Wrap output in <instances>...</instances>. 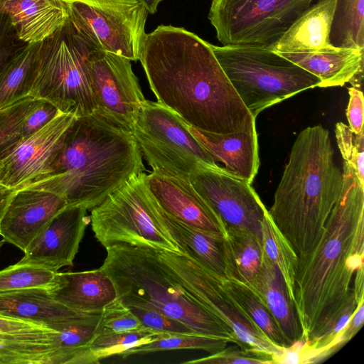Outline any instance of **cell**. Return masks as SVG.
<instances>
[{
  "mask_svg": "<svg viewBox=\"0 0 364 364\" xmlns=\"http://www.w3.org/2000/svg\"><path fill=\"white\" fill-rule=\"evenodd\" d=\"M144 4L149 14H154L157 11L159 4L163 0H138Z\"/></svg>",
  "mask_w": 364,
  "mask_h": 364,
  "instance_id": "c3c4849f",
  "label": "cell"
},
{
  "mask_svg": "<svg viewBox=\"0 0 364 364\" xmlns=\"http://www.w3.org/2000/svg\"><path fill=\"white\" fill-rule=\"evenodd\" d=\"M335 136L344 160L364 185V132L356 134L343 122L336 124Z\"/></svg>",
  "mask_w": 364,
  "mask_h": 364,
  "instance_id": "74e56055",
  "label": "cell"
},
{
  "mask_svg": "<svg viewBox=\"0 0 364 364\" xmlns=\"http://www.w3.org/2000/svg\"><path fill=\"white\" fill-rule=\"evenodd\" d=\"M335 0H322L305 12L271 48L277 53H303L332 47L329 33Z\"/></svg>",
  "mask_w": 364,
  "mask_h": 364,
  "instance_id": "484cf974",
  "label": "cell"
},
{
  "mask_svg": "<svg viewBox=\"0 0 364 364\" xmlns=\"http://www.w3.org/2000/svg\"><path fill=\"white\" fill-rule=\"evenodd\" d=\"M211 48L255 118L266 108L320 85L317 77L270 48L212 44Z\"/></svg>",
  "mask_w": 364,
  "mask_h": 364,
  "instance_id": "52a82bcc",
  "label": "cell"
},
{
  "mask_svg": "<svg viewBox=\"0 0 364 364\" xmlns=\"http://www.w3.org/2000/svg\"><path fill=\"white\" fill-rule=\"evenodd\" d=\"M364 322V299L360 300L343 330L341 342L342 346L353 338L360 331Z\"/></svg>",
  "mask_w": 364,
  "mask_h": 364,
  "instance_id": "f6af8a7d",
  "label": "cell"
},
{
  "mask_svg": "<svg viewBox=\"0 0 364 364\" xmlns=\"http://www.w3.org/2000/svg\"><path fill=\"white\" fill-rule=\"evenodd\" d=\"M157 206L160 219L176 242L180 252L188 255L215 274L225 277L224 237L191 228L166 213L158 203Z\"/></svg>",
  "mask_w": 364,
  "mask_h": 364,
  "instance_id": "4316f807",
  "label": "cell"
},
{
  "mask_svg": "<svg viewBox=\"0 0 364 364\" xmlns=\"http://www.w3.org/2000/svg\"><path fill=\"white\" fill-rule=\"evenodd\" d=\"M188 129L215 162L223 163L228 172L252 183L259 166L257 131L218 134L189 125Z\"/></svg>",
  "mask_w": 364,
  "mask_h": 364,
  "instance_id": "ffe728a7",
  "label": "cell"
},
{
  "mask_svg": "<svg viewBox=\"0 0 364 364\" xmlns=\"http://www.w3.org/2000/svg\"><path fill=\"white\" fill-rule=\"evenodd\" d=\"M77 117L61 111L38 131L23 136L0 158V184L18 190L50 171Z\"/></svg>",
  "mask_w": 364,
  "mask_h": 364,
  "instance_id": "5bb4252c",
  "label": "cell"
},
{
  "mask_svg": "<svg viewBox=\"0 0 364 364\" xmlns=\"http://www.w3.org/2000/svg\"><path fill=\"white\" fill-rule=\"evenodd\" d=\"M328 131L308 127L297 136L268 210L298 257L318 243L339 199L343 171L333 159Z\"/></svg>",
  "mask_w": 364,
  "mask_h": 364,
  "instance_id": "277c9868",
  "label": "cell"
},
{
  "mask_svg": "<svg viewBox=\"0 0 364 364\" xmlns=\"http://www.w3.org/2000/svg\"><path fill=\"white\" fill-rule=\"evenodd\" d=\"M189 181L226 228H247L261 237V225L267 210L251 183L218 165L201 167Z\"/></svg>",
  "mask_w": 364,
  "mask_h": 364,
  "instance_id": "9a60e30c",
  "label": "cell"
},
{
  "mask_svg": "<svg viewBox=\"0 0 364 364\" xmlns=\"http://www.w3.org/2000/svg\"><path fill=\"white\" fill-rule=\"evenodd\" d=\"M59 111L55 105L43 100L26 119L23 125L22 136H28L41 129L50 122Z\"/></svg>",
  "mask_w": 364,
  "mask_h": 364,
  "instance_id": "7bdbcfd3",
  "label": "cell"
},
{
  "mask_svg": "<svg viewBox=\"0 0 364 364\" xmlns=\"http://www.w3.org/2000/svg\"><path fill=\"white\" fill-rule=\"evenodd\" d=\"M131 60L97 48L87 59L95 114L132 132L146 100Z\"/></svg>",
  "mask_w": 364,
  "mask_h": 364,
  "instance_id": "4fadbf2b",
  "label": "cell"
},
{
  "mask_svg": "<svg viewBox=\"0 0 364 364\" xmlns=\"http://www.w3.org/2000/svg\"><path fill=\"white\" fill-rule=\"evenodd\" d=\"M87 210L82 207L64 208L32 241L17 263L36 265L53 272L72 266L90 223Z\"/></svg>",
  "mask_w": 364,
  "mask_h": 364,
  "instance_id": "2e32d148",
  "label": "cell"
},
{
  "mask_svg": "<svg viewBox=\"0 0 364 364\" xmlns=\"http://www.w3.org/2000/svg\"><path fill=\"white\" fill-rule=\"evenodd\" d=\"M78 30L105 51L139 60L148 11L138 0H62Z\"/></svg>",
  "mask_w": 364,
  "mask_h": 364,
  "instance_id": "7c38bea8",
  "label": "cell"
},
{
  "mask_svg": "<svg viewBox=\"0 0 364 364\" xmlns=\"http://www.w3.org/2000/svg\"><path fill=\"white\" fill-rule=\"evenodd\" d=\"M196 364H272L269 359L258 357L242 350L238 346L226 347L208 356L183 362Z\"/></svg>",
  "mask_w": 364,
  "mask_h": 364,
  "instance_id": "60d3db41",
  "label": "cell"
},
{
  "mask_svg": "<svg viewBox=\"0 0 364 364\" xmlns=\"http://www.w3.org/2000/svg\"><path fill=\"white\" fill-rule=\"evenodd\" d=\"M343 188L314 248L299 257L294 304L303 339L316 338L341 310L364 258V185L346 162Z\"/></svg>",
  "mask_w": 364,
  "mask_h": 364,
  "instance_id": "7a4b0ae2",
  "label": "cell"
},
{
  "mask_svg": "<svg viewBox=\"0 0 364 364\" xmlns=\"http://www.w3.org/2000/svg\"><path fill=\"white\" fill-rule=\"evenodd\" d=\"M106 250L100 268L112 280L117 298L127 306L157 311L199 335L239 345L232 330L186 289L158 250L126 245Z\"/></svg>",
  "mask_w": 364,
  "mask_h": 364,
  "instance_id": "5b68a950",
  "label": "cell"
},
{
  "mask_svg": "<svg viewBox=\"0 0 364 364\" xmlns=\"http://www.w3.org/2000/svg\"><path fill=\"white\" fill-rule=\"evenodd\" d=\"M139 60L157 102L189 126L218 134L257 131L211 44L196 34L160 25L146 35Z\"/></svg>",
  "mask_w": 364,
  "mask_h": 364,
  "instance_id": "6da1fadb",
  "label": "cell"
},
{
  "mask_svg": "<svg viewBox=\"0 0 364 364\" xmlns=\"http://www.w3.org/2000/svg\"><path fill=\"white\" fill-rule=\"evenodd\" d=\"M60 286L53 296L70 309L87 314H100L117 298L115 286L100 268L82 272H58Z\"/></svg>",
  "mask_w": 364,
  "mask_h": 364,
  "instance_id": "7402d4cb",
  "label": "cell"
},
{
  "mask_svg": "<svg viewBox=\"0 0 364 364\" xmlns=\"http://www.w3.org/2000/svg\"><path fill=\"white\" fill-rule=\"evenodd\" d=\"M349 102L346 117L352 132L359 134L363 131L364 98L361 90L355 87L348 88Z\"/></svg>",
  "mask_w": 364,
  "mask_h": 364,
  "instance_id": "ee69618b",
  "label": "cell"
},
{
  "mask_svg": "<svg viewBox=\"0 0 364 364\" xmlns=\"http://www.w3.org/2000/svg\"><path fill=\"white\" fill-rule=\"evenodd\" d=\"M99 47L70 19L40 43L29 96L48 101L76 117L95 114L87 59Z\"/></svg>",
  "mask_w": 364,
  "mask_h": 364,
  "instance_id": "8992f818",
  "label": "cell"
},
{
  "mask_svg": "<svg viewBox=\"0 0 364 364\" xmlns=\"http://www.w3.org/2000/svg\"><path fill=\"white\" fill-rule=\"evenodd\" d=\"M54 291L46 288H29L0 293V314L43 323L51 328L90 315L59 302L53 296Z\"/></svg>",
  "mask_w": 364,
  "mask_h": 364,
  "instance_id": "cb8c5ba5",
  "label": "cell"
},
{
  "mask_svg": "<svg viewBox=\"0 0 364 364\" xmlns=\"http://www.w3.org/2000/svg\"><path fill=\"white\" fill-rule=\"evenodd\" d=\"M223 281L235 300L262 333L276 346L289 347L272 314L257 294L237 281L225 277Z\"/></svg>",
  "mask_w": 364,
  "mask_h": 364,
  "instance_id": "836d02e7",
  "label": "cell"
},
{
  "mask_svg": "<svg viewBox=\"0 0 364 364\" xmlns=\"http://www.w3.org/2000/svg\"><path fill=\"white\" fill-rule=\"evenodd\" d=\"M129 308L145 328L170 334H198L188 325L157 311L140 307Z\"/></svg>",
  "mask_w": 364,
  "mask_h": 364,
  "instance_id": "ab89813d",
  "label": "cell"
},
{
  "mask_svg": "<svg viewBox=\"0 0 364 364\" xmlns=\"http://www.w3.org/2000/svg\"><path fill=\"white\" fill-rule=\"evenodd\" d=\"M225 277L250 287L263 259L261 237L242 228H228L223 238Z\"/></svg>",
  "mask_w": 364,
  "mask_h": 364,
  "instance_id": "83f0119b",
  "label": "cell"
},
{
  "mask_svg": "<svg viewBox=\"0 0 364 364\" xmlns=\"http://www.w3.org/2000/svg\"><path fill=\"white\" fill-rule=\"evenodd\" d=\"M58 331L0 314V364H58Z\"/></svg>",
  "mask_w": 364,
  "mask_h": 364,
  "instance_id": "d6986e66",
  "label": "cell"
},
{
  "mask_svg": "<svg viewBox=\"0 0 364 364\" xmlns=\"http://www.w3.org/2000/svg\"><path fill=\"white\" fill-rule=\"evenodd\" d=\"M166 334L170 333L149 328L123 333L97 331L86 350L85 364L100 363L111 356H121L132 348L150 343Z\"/></svg>",
  "mask_w": 364,
  "mask_h": 364,
  "instance_id": "1f68e13d",
  "label": "cell"
},
{
  "mask_svg": "<svg viewBox=\"0 0 364 364\" xmlns=\"http://www.w3.org/2000/svg\"><path fill=\"white\" fill-rule=\"evenodd\" d=\"M228 343V340L223 338L198 334H166L150 343L132 348L121 356L125 358L134 354L181 349L203 350L212 354L226 348Z\"/></svg>",
  "mask_w": 364,
  "mask_h": 364,
  "instance_id": "d590c367",
  "label": "cell"
},
{
  "mask_svg": "<svg viewBox=\"0 0 364 364\" xmlns=\"http://www.w3.org/2000/svg\"><path fill=\"white\" fill-rule=\"evenodd\" d=\"M132 132L155 173L189 181L201 167L218 166L188 124L157 102H143Z\"/></svg>",
  "mask_w": 364,
  "mask_h": 364,
  "instance_id": "9c48e42d",
  "label": "cell"
},
{
  "mask_svg": "<svg viewBox=\"0 0 364 364\" xmlns=\"http://www.w3.org/2000/svg\"><path fill=\"white\" fill-rule=\"evenodd\" d=\"M43 101L27 96L0 109V158L22 138L26 119Z\"/></svg>",
  "mask_w": 364,
  "mask_h": 364,
  "instance_id": "8d00e7d4",
  "label": "cell"
},
{
  "mask_svg": "<svg viewBox=\"0 0 364 364\" xmlns=\"http://www.w3.org/2000/svg\"><path fill=\"white\" fill-rule=\"evenodd\" d=\"M26 45L19 38L8 16L0 11V69Z\"/></svg>",
  "mask_w": 364,
  "mask_h": 364,
  "instance_id": "b9f144b4",
  "label": "cell"
},
{
  "mask_svg": "<svg viewBox=\"0 0 364 364\" xmlns=\"http://www.w3.org/2000/svg\"><path fill=\"white\" fill-rule=\"evenodd\" d=\"M15 191L0 184V223Z\"/></svg>",
  "mask_w": 364,
  "mask_h": 364,
  "instance_id": "7dc6e473",
  "label": "cell"
},
{
  "mask_svg": "<svg viewBox=\"0 0 364 364\" xmlns=\"http://www.w3.org/2000/svg\"><path fill=\"white\" fill-rule=\"evenodd\" d=\"M249 288L269 309L289 346L303 339L296 311L288 294L283 277L264 253L260 269Z\"/></svg>",
  "mask_w": 364,
  "mask_h": 364,
  "instance_id": "d4e9b609",
  "label": "cell"
},
{
  "mask_svg": "<svg viewBox=\"0 0 364 364\" xmlns=\"http://www.w3.org/2000/svg\"><path fill=\"white\" fill-rule=\"evenodd\" d=\"M145 170L132 132L92 114L77 118L48 173L23 188L50 191L68 207L90 210Z\"/></svg>",
  "mask_w": 364,
  "mask_h": 364,
  "instance_id": "3957f363",
  "label": "cell"
},
{
  "mask_svg": "<svg viewBox=\"0 0 364 364\" xmlns=\"http://www.w3.org/2000/svg\"><path fill=\"white\" fill-rule=\"evenodd\" d=\"M354 287L353 288L357 304L364 299V271L363 265L355 272Z\"/></svg>",
  "mask_w": 364,
  "mask_h": 364,
  "instance_id": "bcb514c9",
  "label": "cell"
},
{
  "mask_svg": "<svg viewBox=\"0 0 364 364\" xmlns=\"http://www.w3.org/2000/svg\"><path fill=\"white\" fill-rule=\"evenodd\" d=\"M100 314L81 316L52 327L58 331V364H84L85 353L97 332Z\"/></svg>",
  "mask_w": 364,
  "mask_h": 364,
  "instance_id": "f546056e",
  "label": "cell"
},
{
  "mask_svg": "<svg viewBox=\"0 0 364 364\" xmlns=\"http://www.w3.org/2000/svg\"><path fill=\"white\" fill-rule=\"evenodd\" d=\"M159 254L186 289L232 330L242 350L273 363L283 348L272 343L241 309L226 287L223 276L181 252Z\"/></svg>",
  "mask_w": 364,
  "mask_h": 364,
  "instance_id": "8fae6325",
  "label": "cell"
},
{
  "mask_svg": "<svg viewBox=\"0 0 364 364\" xmlns=\"http://www.w3.org/2000/svg\"><path fill=\"white\" fill-rule=\"evenodd\" d=\"M0 11L9 18L24 43L43 41L68 18L62 0H0Z\"/></svg>",
  "mask_w": 364,
  "mask_h": 364,
  "instance_id": "603a6c76",
  "label": "cell"
},
{
  "mask_svg": "<svg viewBox=\"0 0 364 364\" xmlns=\"http://www.w3.org/2000/svg\"><path fill=\"white\" fill-rule=\"evenodd\" d=\"M147 187L161 208L181 223L202 232L225 237L227 228L210 204L187 180L151 172Z\"/></svg>",
  "mask_w": 364,
  "mask_h": 364,
  "instance_id": "ac0fdd59",
  "label": "cell"
},
{
  "mask_svg": "<svg viewBox=\"0 0 364 364\" xmlns=\"http://www.w3.org/2000/svg\"><path fill=\"white\" fill-rule=\"evenodd\" d=\"M146 178L144 172L139 173L92 209L95 237L105 248L126 245L180 252L160 219Z\"/></svg>",
  "mask_w": 364,
  "mask_h": 364,
  "instance_id": "ba28073f",
  "label": "cell"
},
{
  "mask_svg": "<svg viewBox=\"0 0 364 364\" xmlns=\"http://www.w3.org/2000/svg\"><path fill=\"white\" fill-rule=\"evenodd\" d=\"M144 328L131 309L117 298L104 307L97 331L123 333Z\"/></svg>",
  "mask_w": 364,
  "mask_h": 364,
  "instance_id": "f35d334b",
  "label": "cell"
},
{
  "mask_svg": "<svg viewBox=\"0 0 364 364\" xmlns=\"http://www.w3.org/2000/svg\"><path fill=\"white\" fill-rule=\"evenodd\" d=\"M40 43L27 44L0 69V109L29 96Z\"/></svg>",
  "mask_w": 364,
  "mask_h": 364,
  "instance_id": "f1b7e54d",
  "label": "cell"
},
{
  "mask_svg": "<svg viewBox=\"0 0 364 364\" xmlns=\"http://www.w3.org/2000/svg\"><path fill=\"white\" fill-rule=\"evenodd\" d=\"M261 240L264 255L279 269L294 303V279L299 257L273 223L268 210L261 225Z\"/></svg>",
  "mask_w": 364,
  "mask_h": 364,
  "instance_id": "d6a6232c",
  "label": "cell"
},
{
  "mask_svg": "<svg viewBox=\"0 0 364 364\" xmlns=\"http://www.w3.org/2000/svg\"><path fill=\"white\" fill-rule=\"evenodd\" d=\"M278 53L317 77L321 80L318 87L353 84L363 77L364 49L332 46L310 52Z\"/></svg>",
  "mask_w": 364,
  "mask_h": 364,
  "instance_id": "44dd1931",
  "label": "cell"
},
{
  "mask_svg": "<svg viewBox=\"0 0 364 364\" xmlns=\"http://www.w3.org/2000/svg\"><path fill=\"white\" fill-rule=\"evenodd\" d=\"M59 286L58 271L18 263L0 270V293L29 288H46L55 291Z\"/></svg>",
  "mask_w": 364,
  "mask_h": 364,
  "instance_id": "e575fe53",
  "label": "cell"
},
{
  "mask_svg": "<svg viewBox=\"0 0 364 364\" xmlns=\"http://www.w3.org/2000/svg\"><path fill=\"white\" fill-rule=\"evenodd\" d=\"M329 42L335 48L364 49V0H335Z\"/></svg>",
  "mask_w": 364,
  "mask_h": 364,
  "instance_id": "4dcf8cb0",
  "label": "cell"
},
{
  "mask_svg": "<svg viewBox=\"0 0 364 364\" xmlns=\"http://www.w3.org/2000/svg\"><path fill=\"white\" fill-rule=\"evenodd\" d=\"M67 207L60 196L42 189L16 190L0 223V235L24 252L50 220Z\"/></svg>",
  "mask_w": 364,
  "mask_h": 364,
  "instance_id": "e0dca14e",
  "label": "cell"
},
{
  "mask_svg": "<svg viewBox=\"0 0 364 364\" xmlns=\"http://www.w3.org/2000/svg\"><path fill=\"white\" fill-rule=\"evenodd\" d=\"M322 0H213L208 18L223 46L272 48Z\"/></svg>",
  "mask_w": 364,
  "mask_h": 364,
  "instance_id": "30bf717a",
  "label": "cell"
}]
</instances>
